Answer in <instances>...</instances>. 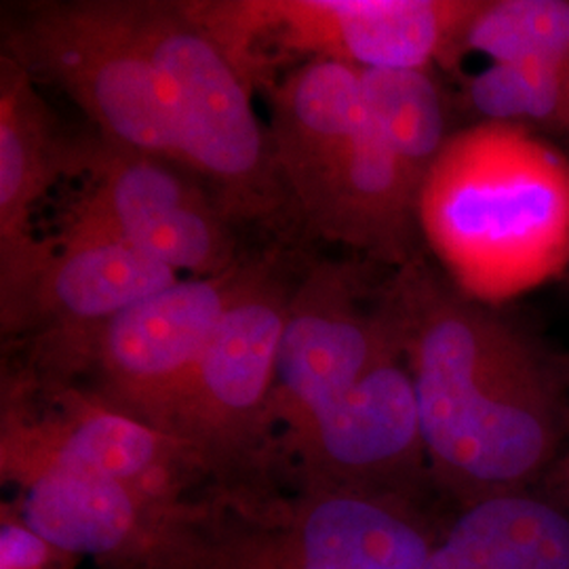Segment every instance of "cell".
Instances as JSON below:
<instances>
[{
  "mask_svg": "<svg viewBox=\"0 0 569 569\" xmlns=\"http://www.w3.org/2000/svg\"><path fill=\"white\" fill-rule=\"evenodd\" d=\"M479 122L569 138V61L486 63L462 84Z\"/></svg>",
  "mask_w": 569,
  "mask_h": 569,
  "instance_id": "obj_19",
  "label": "cell"
},
{
  "mask_svg": "<svg viewBox=\"0 0 569 569\" xmlns=\"http://www.w3.org/2000/svg\"><path fill=\"white\" fill-rule=\"evenodd\" d=\"M422 493L296 479L211 488L152 569H425L443 531Z\"/></svg>",
  "mask_w": 569,
  "mask_h": 569,
  "instance_id": "obj_4",
  "label": "cell"
},
{
  "mask_svg": "<svg viewBox=\"0 0 569 569\" xmlns=\"http://www.w3.org/2000/svg\"><path fill=\"white\" fill-rule=\"evenodd\" d=\"M138 32L173 100L182 167L226 218L274 224L291 209L251 84L182 2H133Z\"/></svg>",
  "mask_w": 569,
  "mask_h": 569,
  "instance_id": "obj_7",
  "label": "cell"
},
{
  "mask_svg": "<svg viewBox=\"0 0 569 569\" xmlns=\"http://www.w3.org/2000/svg\"><path fill=\"white\" fill-rule=\"evenodd\" d=\"M270 148L298 220L385 264L416 260L420 188L367 108L359 70L302 61L270 84Z\"/></svg>",
  "mask_w": 569,
  "mask_h": 569,
  "instance_id": "obj_3",
  "label": "cell"
},
{
  "mask_svg": "<svg viewBox=\"0 0 569 569\" xmlns=\"http://www.w3.org/2000/svg\"><path fill=\"white\" fill-rule=\"evenodd\" d=\"M359 81L380 133L422 190L453 136L448 103L432 70H359Z\"/></svg>",
  "mask_w": 569,
  "mask_h": 569,
  "instance_id": "obj_18",
  "label": "cell"
},
{
  "mask_svg": "<svg viewBox=\"0 0 569 569\" xmlns=\"http://www.w3.org/2000/svg\"><path fill=\"white\" fill-rule=\"evenodd\" d=\"M291 293L274 260L253 262L169 411L163 432L192 449L211 488L268 481L266 413Z\"/></svg>",
  "mask_w": 569,
  "mask_h": 569,
  "instance_id": "obj_8",
  "label": "cell"
},
{
  "mask_svg": "<svg viewBox=\"0 0 569 569\" xmlns=\"http://www.w3.org/2000/svg\"><path fill=\"white\" fill-rule=\"evenodd\" d=\"M81 557L44 540L26 523L16 502L0 510V569H77Z\"/></svg>",
  "mask_w": 569,
  "mask_h": 569,
  "instance_id": "obj_21",
  "label": "cell"
},
{
  "mask_svg": "<svg viewBox=\"0 0 569 569\" xmlns=\"http://www.w3.org/2000/svg\"><path fill=\"white\" fill-rule=\"evenodd\" d=\"M545 479L549 481V496L569 509V446L563 449Z\"/></svg>",
  "mask_w": 569,
  "mask_h": 569,
  "instance_id": "obj_22",
  "label": "cell"
},
{
  "mask_svg": "<svg viewBox=\"0 0 569 569\" xmlns=\"http://www.w3.org/2000/svg\"><path fill=\"white\" fill-rule=\"evenodd\" d=\"M178 279L176 270L114 232L70 216L39 293L34 326L51 323L56 331L47 350V376L37 380L68 382L66 376L89 363L106 323Z\"/></svg>",
  "mask_w": 569,
  "mask_h": 569,
  "instance_id": "obj_16",
  "label": "cell"
},
{
  "mask_svg": "<svg viewBox=\"0 0 569 569\" xmlns=\"http://www.w3.org/2000/svg\"><path fill=\"white\" fill-rule=\"evenodd\" d=\"M279 458L293 479L422 493L425 479L432 477L416 387L397 333L345 397L274 437L272 465Z\"/></svg>",
  "mask_w": 569,
  "mask_h": 569,
  "instance_id": "obj_10",
  "label": "cell"
},
{
  "mask_svg": "<svg viewBox=\"0 0 569 569\" xmlns=\"http://www.w3.org/2000/svg\"><path fill=\"white\" fill-rule=\"evenodd\" d=\"M251 87L274 60L302 56L357 70H451L479 0H204L182 2Z\"/></svg>",
  "mask_w": 569,
  "mask_h": 569,
  "instance_id": "obj_5",
  "label": "cell"
},
{
  "mask_svg": "<svg viewBox=\"0 0 569 569\" xmlns=\"http://www.w3.org/2000/svg\"><path fill=\"white\" fill-rule=\"evenodd\" d=\"M2 56L32 81L58 87L106 142L182 167L171 91L143 47L131 0L26 4L4 26Z\"/></svg>",
  "mask_w": 569,
  "mask_h": 569,
  "instance_id": "obj_6",
  "label": "cell"
},
{
  "mask_svg": "<svg viewBox=\"0 0 569 569\" xmlns=\"http://www.w3.org/2000/svg\"><path fill=\"white\" fill-rule=\"evenodd\" d=\"M363 279L355 266L327 262L293 287L266 413L270 448L345 397L395 342L380 296L366 306Z\"/></svg>",
  "mask_w": 569,
  "mask_h": 569,
  "instance_id": "obj_13",
  "label": "cell"
},
{
  "mask_svg": "<svg viewBox=\"0 0 569 569\" xmlns=\"http://www.w3.org/2000/svg\"><path fill=\"white\" fill-rule=\"evenodd\" d=\"M251 266L241 262L218 277L178 279L106 323L89 355L100 373L103 401L163 430Z\"/></svg>",
  "mask_w": 569,
  "mask_h": 569,
  "instance_id": "obj_12",
  "label": "cell"
},
{
  "mask_svg": "<svg viewBox=\"0 0 569 569\" xmlns=\"http://www.w3.org/2000/svg\"><path fill=\"white\" fill-rule=\"evenodd\" d=\"M380 305L413 378L430 477L458 509L545 479L569 435L566 366L420 258Z\"/></svg>",
  "mask_w": 569,
  "mask_h": 569,
  "instance_id": "obj_1",
  "label": "cell"
},
{
  "mask_svg": "<svg viewBox=\"0 0 569 569\" xmlns=\"http://www.w3.org/2000/svg\"><path fill=\"white\" fill-rule=\"evenodd\" d=\"M2 481L18 486L16 505L39 536L106 569H152L197 500L163 502L60 467L23 468Z\"/></svg>",
  "mask_w": 569,
  "mask_h": 569,
  "instance_id": "obj_15",
  "label": "cell"
},
{
  "mask_svg": "<svg viewBox=\"0 0 569 569\" xmlns=\"http://www.w3.org/2000/svg\"><path fill=\"white\" fill-rule=\"evenodd\" d=\"M418 226L468 298L521 293L569 262V159L521 127L456 131L422 183Z\"/></svg>",
  "mask_w": 569,
  "mask_h": 569,
  "instance_id": "obj_2",
  "label": "cell"
},
{
  "mask_svg": "<svg viewBox=\"0 0 569 569\" xmlns=\"http://www.w3.org/2000/svg\"><path fill=\"white\" fill-rule=\"evenodd\" d=\"M180 164L106 142L77 148V171L91 190L72 216L114 232L152 260L192 277L241 264L232 222L203 183Z\"/></svg>",
  "mask_w": 569,
  "mask_h": 569,
  "instance_id": "obj_11",
  "label": "cell"
},
{
  "mask_svg": "<svg viewBox=\"0 0 569 569\" xmlns=\"http://www.w3.org/2000/svg\"><path fill=\"white\" fill-rule=\"evenodd\" d=\"M4 380L0 475L60 467L96 475L163 502L192 500L209 479L182 441L68 382Z\"/></svg>",
  "mask_w": 569,
  "mask_h": 569,
  "instance_id": "obj_9",
  "label": "cell"
},
{
  "mask_svg": "<svg viewBox=\"0 0 569 569\" xmlns=\"http://www.w3.org/2000/svg\"><path fill=\"white\" fill-rule=\"evenodd\" d=\"M566 369H568V380H569V363H566Z\"/></svg>",
  "mask_w": 569,
  "mask_h": 569,
  "instance_id": "obj_23",
  "label": "cell"
},
{
  "mask_svg": "<svg viewBox=\"0 0 569 569\" xmlns=\"http://www.w3.org/2000/svg\"><path fill=\"white\" fill-rule=\"evenodd\" d=\"M569 61V0H479L460 41V60Z\"/></svg>",
  "mask_w": 569,
  "mask_h": 569,
  "instance_id": "obj_20",
  "label": "cell"
},
{
  "mask_svg": "<svg viewBox=\"0 0 569 569\" xmlns=\"http://www.w3.org/2000/svg\"><path fill=\"white\" fill-rule=\"evenodd\" d=\"M425 569H569V509L531 489L460 509Z\"/></svg>",
  "mask_w": 569,
  "mask_h": 569,
  "instance_id": "obj_17",
  "label": "cell"
},
{
  "mask_svg": "<svg viewBox=\"0 0 569 569\" xmlns=\"http://www.w3.org/2000/svg\"><path fill=\"white\" fill-rule=\"evenodd\" d=\"M77 171V146L63 142L37 82L0 60V319L4 331L34 326L53 249L34 239L30 216L42 194Z\"/></svg>",
  "mask_w": 569,
  "mask_h": 569,
  "instance_id": "obj_14",
  "label": "cell"
}]
</instances>
